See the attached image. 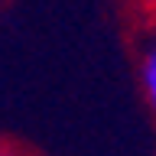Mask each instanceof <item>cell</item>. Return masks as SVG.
I'll return each mask as SVG.
<instances>
[{
	"label": "cell",
	"instance_id": "2",
	"mask_svg": "<svg viewBox=\"0 0 156 156\" xmlns=\"http://www.w3.org/2000/svg\"><path fill=\"white\" fill-rule=\"evenodd\" d=\"M0 156H26V153L16 150V146H0Z\"/></svg>",
	"mask_w": 156,
	"mask_h": 156
},
{
	"label": "cell",
	"instance_id": "1",
	"mask_svg": "<svg viewBox=\"0 0 156 156\" xmlns=\"http://www.w3.org/2000/svg\"><path fill=\"white\" fill-rule=\"evenodd\" d=\"M136 85H140L146 107L156 114V23L143 33L136 46Z\"/></svg>",
	"mask_w": 156,
	"mask_h": 156
}]
</instances>
